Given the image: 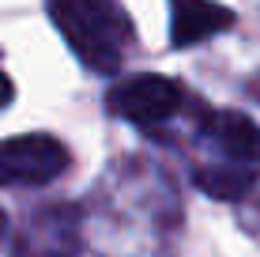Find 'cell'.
Segmentation results:
<instances>
[{"label": "cell", "mask_w": 260, "mask_h": 257, "mask_svg": "<svg viewBox=\"0 0 260 257\" xmlns=\"http://www.w3.org/2000/svg\"><path fill=\"white\" fill-rule=\"evenodd\" d=\"M57 31L94 72H117L124 46L132 42L128 15L117 0H49Z\"/></svg>", "instance_id": "6da1fadb"}, {"label": "cell", "mask_w": 260, "mask_h": 257, "mask_svg": "<svg viewBox=\"0 0 260 257\" xmlns=\"http://www.w3.org/2000/svg\"><path fill=\"white\" fill-rule=\"evenodd\" d=\"M110 110L117 118L132 121V125H158V121L174 118L185 102V91L177 79L170 76H158V72H140V76H128L121 83L110 87L106 95Z\"/></svg>", "instance_id": "7a4b0ae2"}, {"label": "cell", "mask_w": 260, "mask_h": 257, "mask_svg": "<svg viewBox=\"0 0 260 257\" xmlns=\"http://www.w3.org/2000/svg\"><path fill=\"white\" fill-rule=\"evenodd\" d=\"M68 170V148L53 136L26 132V136L0 140V185H46Z\"/></svg>", "instance_id": "3957f363"}, {"label": "cell", "mask_w": 260, "mask_h": 257, "mask_svg": "<svg viewBox=\"0 0 260 257\" xmlns=\"http://www.w3.org/2000/svg\"><path fill=\"white\" fill-rule=\"evenodd\" d=\"M15 257H79V219L72 208H46L23 223Z\"/></svg>", "instance_id": "277c9868"}, {"label": "cell", "mask_w": 260, "mask_h": 257, "mask_svg": "<svg viewBox=\"0 0 260 257\" xmlns=\"http://www.w3.org/2000/svg\"><path fill=\"white\" fill-rule=\"evenodd\" d=\"M234 26V12L215 0H170V38L177 49L208 42Z\"/></svg>", "instance_id": "5b68a950"}, {"label": "cell", "mask_w": 260, "mask_h": 257, "mask_svg": "<svg viewBox=\"0 0 260 257\" xmlns=\"http://www.w3.org/2000/svg\"><path fill=\"white\" fill-rule=\"evenodd\" d=\"M204 132L234 163H260V125L238 110H219L204 121Z\"/></svg>", "instance_id": "8992f818"}, {"label": "cell", "mask_w": 260, "mask_h": 257, "mask_svg": "<svg viewBox=\"0 0 260 257\" xmlns=\"http://www.w3.org/2000/svg\"><path fill=\"white\" fill-rule=\"evenodd\" d=\"M192 182L215 201H241L253 189L256 174L245 166H200V170H192Z\"/></svg>", "instance_id": "52a82bcc"}, {"label": "cell", "mask_w": 260, "mask_h": 257, "mask_svg": "<svg viewBox=\"0 0 260 257\" xmlns=\"http://www.w3.org/2000/svg\"><path fill=\"white\" fill-rule=\"evenodd\" d=\"M12 99H15V87H12V79H8V72L0 68V110H4Z\"/></svg>", "instance_id": "ba28073f"}, {"label": "cell", "mask_w": 260, "mask_h": 257, "mask_svg": "<svg viewBox=\"0 0 260 257\" xmlns=\"http://www.w3.org/2000/svg\"><path fill=\"white\" fill-rule=\"evenodd\" d=\"M0 235H4V212H0Z\"/></svg>", "instance_id": "9c48e42d"}, {"label": "cell", "mask_w": 260, "mask_h": 257, "mask_svg": "<svg viewBox=\"0 0 260 257\" xmlns=\"http://www.w3.org/2000/svg\"><path fill=\"white\" fill-rule=\"evenodd\" d=\"M256 95H260V79H256Z\"/></svg>", "instance_id": "30bf717a"}]
</instances>
